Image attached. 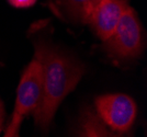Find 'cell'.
I'll use <instances>...</instances> for the list:
<instances>
[{
	"label": "cell",
	"instance_id": "6da1fadb",
	"mask_svg": "<svg viewBox=\"0 0 147 137\" xmlns=\"http://www.w3.org/2000/svg\"><path fill=\"white\" fill-rule=\"evenodd\" d=\"M34 59L41 65L43 80L42 100L33 113L34 122L43 133H47L58 106L77 87L86 73V66L76 57L42 40L34 42Z\"/></svg>",
	"mask_w": 147,
	"mask_h": 137
},
{
	"label": "cell",
	"instance_id": "7a4b0ae2",
	"mask_svg": "<svg viewBox=\"0 0 147 137\" xmlns=\"http://www.w3.org/2000/svg\"><path fill=\"white\" fill-rule=\"evenodd\" d=\"M43 94V80H42V68L36 59H33L26 66L20 78L17 98L14 103L11 120L7 126L5 136L17 137L21 124L29 114L34 113L36 110Z\"/></svg>",
	"mask_w": 147,
	"mask_h": 137
},
{
	"label": "cell",
	"instance_id": "3957f363",
	"mask_svg": "<svg viewBox=\"0 0 147 137\" xmlns=\"http://www.w3.org/2000/svg\"><path fill=\"white\" fill-rule=\"evenodd\" d=\"M104 43L107 53L114 58L133 59L142 54L144 48L143 28L131 6L125 8L113 33Z\"/></svg>",
	"mask_w": 147,
	"mask_h": 137
},
{
	"label": "cell",
	"instance_id": "277c9868",
	"mask_svg": "<svg viewBox=\"0 0 147 137\" xmlns=\"http://www.w3.org/2000/svg\"><path fill=\"white\" fill-rule=\"evenodd\" d=\"M94 110L104 124L119 136L132 127L136 118L137 106L127 94L108 93L96 98Z\"/></svg>",
	"mask_w": 147,
	"mask_h": 137
},
{
	"label": "cell",
	"instance_id": "5b68a950",
	"mask_svg": "<svg viewBox=\"0 0 147 137\" xmlns=\"http://www.w3.org/2000/svg\"><path fill=\"white\" fill-rule=\"evenodd\" d=\"M127 6L126 0H102L90 14L87 24L104 42L113 33Z\"/></svg>",
	"mask_w": 147,
	"mask_h": 137
},
{
	"label": "cell",
	"instance_id": "8992f818",
	"mask_svg": "<svg viewBox=\"0 0 147 137\" xmlns=\"http://www.w3.org/2000/svg\"><path fill=\"white\" fill-rule=\"evenodd\" d=\"M102 0H51L49 7L59 19L70 23L87 24L96 7Z\"/></svg>",
	"mask_w": 147,
	"mask_h": 137
},
{
	"label": "cell",
	"instance_id": "52a82bcc",
	"mask_svg": "<svg viewBox=\"0 0 147 137\" xmlns=\"http://www.w3.org/2000/svg\"><path fill=\"white\" fill-rule=\"evenodd\" d=\"M77 136L99 137V136H117L115 133L104 124V122L96 112L90 107L85 109L78 120V125L76 130Z\"/></svg>",
	"mask_w": 147,
	"mask_h": 137
},
{
	"label": "cell",
	"instance_id": "ba28073f",
	"mask_svg": "<svg viewBox=\"0 0 147 137\" xmlns=\"http://www.w3.org/2000/svg\"><path fill=\"white\" fill-rule=\"evenodd\" d=\"M37 0H8V2L14 8L19 9H25V8H30L34 6Z\"/></svg>",
	"mask_w": 147,
	"mask_h": 137
},
{
	"label": "cell",
	"instance_id": "9c48e42d",
	"mask_svg": "<svg viewBox=\"0 0 147 137\" xmlns=\"http://www.w3.org/2000/svg\"><path fill=\"white\" fill-rule=\"evenodd\" d=\"M3 114H5V111H3V106H2V103L0 101V127H2V123H3Z\"/></svg>",
	"mask_w": 147,
	"mask_h": 137
},
{
	"label": "cell",
	"instance_id": "30bf717a",
	"mask_svg": "<svg viewBox=\"0 0 147 137\" xmlns=\"http://www.w3.org/2000/svg\"><path fill=\"white\" fill-rule=\"evenodd\" d=\"M1 130H2V127H0V132H1Z\"/></svg>",
	"mask_w": 147,
	"mask_h": 137
}]
</instances>
